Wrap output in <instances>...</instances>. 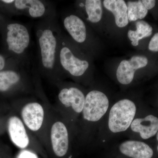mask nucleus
<instances>
[{
	"label": "nucleus",
	"instance_id": "obj_9",
	"mask_svg": "<svg viewBox=\"0 0 158 158\" xmlns=\"http://www.w3.org/2000/svg\"><path fill=\"white\" fill-rule=\"evenodd\" d=\"M7 6H11L16 14L31 18L43 19L56 15V6L48 1L44 0H2Z\"/></svg>",
	"mask_w": 158,
	"mask_h": 158
},
{
	"label": "nucleus",
	"instance_id": "obj_16",
	"mask_svg": "<svg viewBox=\"0 0 158 158\" xmlns=\"http://www.w3.org/2000/svg\"><path fill=\"white\" fill-rule=\"evenodd\" d=\"M103 5L115 17V23L118 27H124L129 23L127 7L123 0H105Z\"/></svg>",
	"mask_w": 158,
	"mask_h": 158
},
{
	"label": "nucleus",
	"instance_id": "obj_5",
	"mask_svg": "<svg viewBox=\"0 0 158 158\" xmlns=\"http://www.w3.org/2000/svg\"><path fill=\"white\" fill-rule=\"evenodd\" d=\"M5 30V41L8 51L15 57L16 61L28 67L31 41L28 27L22 23L11 22L6 25Z\"/></svg>",
	"mask_w": 158,
	"mask_h": 158
},
{
	"label": "nucleus",
	"instance_id": "obj_23",
	"mask_svg": "<svg viewBox=\"0 0 158 158\" xmlns=\"http://www.w3.org/2000/svg\"><path fill=\"white\" fill-rule=\"evenodd\" d=\"M6 58L0 54V71L4 70L6 68Z\"/></svg>",
	"mask_w": 158,
	"mask_h": 158
},
{
	"label": "nucleus",
	"instance_id": "obj_17",
	"mask_svg": "<svg viewBox=\"0 0 158 158\" xmlns=\"http://www.w3.org/2000/svg\"><path fill=\"white\" fill-rule=\"evenodd\" d=\"M78 7L85 11L86 19L93 23L99 22L102 15V7L100 0H86L79 2Z\"/></svg>",
	"mask_w": 158,
	"mask_h": 158
},
{
	"label": "nucleus",
	"instance_id": "obj_14",
	"mask_svg": "<svg viewBox=\"0 0 158 158\" xmlns=\"http://www.w3.org/2000/svg\"><path fill=\"white\" fill-rule=\"evenodd\" d=\"M129 129L133 132L139 134L142 139H149L158 132V118L152 114L144 118H135Z\"/></svg>",
	"mask_w": 158,
	"mask_h": 158
},
{
	"label": "nucleus",
	"instance_id": "obj_20",
	"mask_svg": "<svg viewBox=\"0 0 158 158\" xmlns=\"http://www.w3.org/2000/svg\"><path fill=\"white\" fill-rule=\"evenodd\" d=\"M16 158H39V157L32 150L21 149Z\"/></svg>",
	"mask_w": 158,
	"mask_h": 158
},
{
	"label": "nucleus",
	"instance_id": "obj_24",
	"mask_svg": "<svg viewBox=\"0 0 158 158\" xmlns=\"http://www.w3.org/2000/svg\"><path fill=\"white\" fill-rule=\"evenodd\" d=\"M156 135L157 140V141H158V131ZM157 151L158 152V145H157Z\"/></svg>",
	"mask_w": 158,
	"mask_h": 158
},
{
	"label": "nucleus",
	"instance_id": "obj_11",
	"mask_svg": "<svg viewBox=\"0 0 158 158\" xmlns=\"http://www.w3.org/2000/svg\"><path fill=\"white\" fill-rule=\"evenodd\" d=\"M9 138L16 147L21 149H30L41 144L27 129L18 115H12L7 121Z\"/></svg>",
	"mask_w": 158,
	"mask_h": 158
},
{
	"label": "nucleus",
	"instance_id": "obj_13",
	"mask_svg": "<svg viewBox=\"0 0 158 158\" xmlns=\"http://www.w3.org/2000/svg\"><path fill=\"white\" fill-rule=\"evenodd\" d=\"M62 24L72 39L79 44H85L88 37L86 24L77 15L66 14L62 16Z\"/></svg>",
	"mask_w": 158,
	"mask_h": 158
},
{
	"label": "nucleus",
	"instance_id": "obj_4",
	"mask_svg": "<svg viewBox=\"0 0 158 158\" xmlns=\"http://www.w3.org/2000/svg\"><path fill=\"white\" fill-rule=\"evenodd\" d=\"M72 130L58 112L51 110L47 128L46 145L51 147L56 156L63 157L68 153L71 144Z\"/></svg>",
	"mask_w": 158,
	"mask_h": 158
},
{
	"label": "nucleus",
	"instance_id": "obj_22",
	"mask_svg": "<svg viewBox=\"0 0 158 158\" xmlns=\"http://www.w3.org/2000/svg\"><path fill=\"white\" fill-rule=\"evenodd\" d=\"M141 2L148 10L153 9L156 6V1L154 0H142Z\"/></svg>",
	"mask_w": 158,
	"mask_h": 158
},
{
	"label": "nucleus",
	"instance_id": "obj_18",
	"mask_svg": "<svg viewBox=\"0 0 158 158\" xmlns=\"http://www.w3.org/2000/svg\"><path fill=\"white\" fill-rule=\"evenodd\" d=\"M135 25L136 31L129 30L127 33L128 37L134 46H137L139 44V40L150 37L152 33V27L144 21H138Z\"/></svg>",
	"mask_w": 158,
	"mask_h": 158
},
{
	"label": "nucleus",
	"instance_id": "obj_3",
	"mask_svg": "<svg viewBox=\"0 0 158 158\" xmlns=\"http://www.w3.org/2000/svg\"><path fill=\"white\" fill-rule=\"evenodd\" d=\"M55 86L58 88L56 111L73 129L75 123L81 115L86 94L77 86L63 81Z\"/></svg>",
	"mask_w": 158,
	"mask_h": 158
},
{
	"label": "nucleus",
	"instance_id": "obj_12",
	"mask_svg": "<svg viewBox=\"0 0 158 158\" xmlns=\"http://www.w3.org/2000/svg\"><path fill=\"white\" fill-rule=\"evenodd\" d=\"M148 63L147 57L143 56H135L129 60H123L116 70L118 82L123 85L131 84L134 80L136 71L145 67Z\"/></svg>",
	"mask_w": 158,
	"mask_h": 158
},
{
	"label": "nucleus",
	"instance_id": "obj_19",
	"mask_svg": "<svg viewBox=\"0 0 158 158\" xmlns=\"http://www.w3.org/2000/svg\"><path fill=\"white\" fill-rule=\"evenodd\" d=\"M127 7L129 21L143 19L146 17L148 12V10L144 7L141 1L128 2Z\"/></svg>",
	"mask_w": 158,
	"mask_h": 158
},
{
	"label": "nucleus",
	"instance_id": "obj_1",
	"mask_svg": "<svg viewBox=\"0 0 158 158\" xmlns=\"http://www.w3.org/2000/svg\"><path fill=\"white\" fill-rule=\"evenodd\" d=\"M62 32L57 15L40 19L35 26L37 67L40 77L54 85L63 81L58 54Z\"/></svg>",
	"mask_w": 158,
	"mask_h": 158
},
{
	"label": "nucleus",
	"instance_id": "obj_10",
	"mask_svg": "<svg viewBox=\"0 0 158 158\" xmlns=\"http://www.w3.org/2000/svg\"><path fill=\"white\" fill-rule=\"evenodd\" d=\"M110 109V101L105 93L93 90L85 95V104L81 118L84 124L92 125L98 122Z\"/></svg>",
	"mask_w": 158,
	"mask_h": 158
},
{
	"label": "nucleus",
	"instance_id": "obj_2",
	"mask_svg": "<svg viewBox=\"0 0 158 158\" xmlns=\"http://www.w3.org/2000/svg\"><path fill=\"white\" fill-rule=\"evenodd\" d=\"M35 94L40 100L34 97H24L20 100L19 114L27 129L41 144L46 145L47 128L51 109L43 90L40 77L34 79Z\"/></svg>",
	"mask_w": 158,
	"mask_h": 158
},
{
	"label": "nucleus",
	"instance_id": "obj_21",
	"mask_svg": "<svg viewBox=\"0 0 158 158\" xmlns=\"http://www.w3.org/2000/svg\"><path fill=\"white\" fill-rule=\"evenodd\" d=\"M148 48L152 52H158V33L155 34L151 39L148 44Z\"/></svg>",
	"mask_w": 158,
	"mask_h": 158
},
{
	"label": "nucleus",
	"instance_id": "obj_6",
	"mask_svg": "<svg viewBox=\"0 0 158 158\" xmlns=\"http://www.w3.org/2000/svg\"><path fill=\"white\" fill-rule=\"evenodd\" d=\"M73 48L71 40L62 33L58 54L59 70L63 77L65 74L78 79L85 76L90 63L87 59L79 56Z\"/></svg>",
	"mask_w": 158,
	"mask_h": 158
},
{
	"label": "nucleus",
	"instance_id": "obj_8",
	"mask_svg": "<svg viewBox=\"0 0 158 158\" xmlns=\"http://www.w3.org/2000/svg\"><path fill=\"white\" fill-rule=\"evenodd\" d=\"M137 107L135 103L124 98L116 102L110 108L108 119V127L113 134L124 132L130 128L135 118Z\"/></svg>",
	"mask_w": 158,
	"mask_h": 158
},
{
	"label": "nucleus",
	"instance_id": "obj_7",
	"mask_svg": "<svg viewBox=\"0 0 158 158\" xmlns=\"http://www.w3.org/2000/svg\"><path fill=\"white\" fill-rule=\"evenodd\" d=\"M28 67L19 65L14 69L0 71V92L15 91L23 95L35 93L34 79Z\"/></svg>",
	"mask_w": 158,
	"mask_h": 158
},
{
	"label": "nucleus",
	"instance_id": "obj_15",
	"mask_svg": "<svg viewBox=\"0 0 158 158\" xmlns=\"http://www.w3.org/2000/svg\"><path fill=\"white\" fill-rule=\"evenodd\" d=\"M119 152L130 158H152L153 151L142 141L130 140L123 141L118 146Z\"/></svg>",
	"mask_w": 158,
	"mask_h": 158
}]
</instances>
